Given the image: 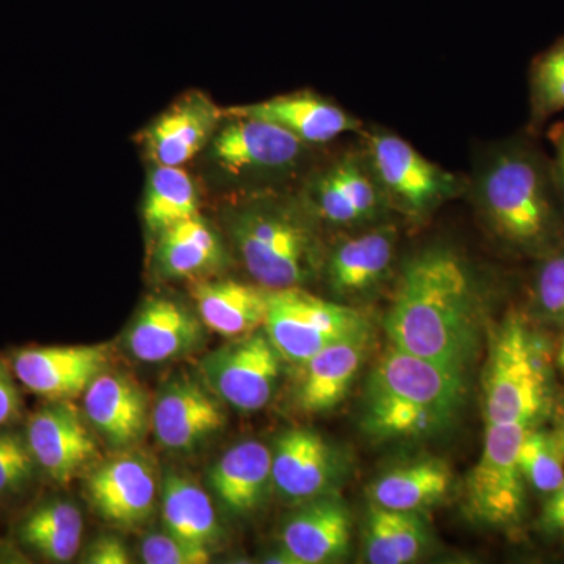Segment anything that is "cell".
I'll list each match as a JSON object with an SVG mask.
<instances>
[{
  "mask_svg": "<svg viewBox=\"0 0 564 564\" xmlns=\"http://www.w3.org/2000/svg\"><path fill=\"white\" fill-rule=\"evenodd\" d=\"M481 291L470 263L436 245L404 262L386 333L392 347L467 370L480 345Z\"/></svg>",
  "mask_w": 564,
  "mask_h": 564,
  "instance_id": "obj_1",
  "label": "cell"
},
{
  "mask_svg": "<svg viewBox=\"0 0 564 564\" xmlns=\"http://www.w3.org/2000/svg\"><path fill=\"white\" fill-rule=\"evenodd\" d=\"M467 192L508 250L541 259L564 243V214L549 154L532 132L496 141L480 152Z\"/></svg>",
  "mask_w": 564,
  "mask_h": 564,
  "instance_id": "obj_2",
  "label": "cell"
},
{
  "mask_svg": "<svg viewBox=\"0 0 564 564\" xmlns=\"http://www.w3.org/2000/svg\"><path fill=\"white\" fill-rule=\"evenodd\" d=\"M466 370L395 347L367 380L362 430L375 441L422 440L451 429L466 402Z\"/></svg>",
  "mask_w": 564,
  "mask_h": 564,
  "instance_id": "obj_3",
  "label": "cell"
},
{
  "mask_svg": "<svg viewBox=\"0 0 564 564\" xmlns=\"http://www.w3.org/2000/svg\"><path fill=\"white\" fill-rule=\"evenodd\" d=\"M317 226L302 196L265 191L232 212L229 234L252 280L278 291L303 288L322 273Z\"/></svg>",
  "mask_w": 564,
  "mask_h": 564,
  "instance_id": "obj_4",
  "label": "cell"
},
{
  "mask_svg": "<svg viewBox=\"0 0 564 564\" xmlns=\"http://www.w3.org/2000/svg\"><path fill=\"white\" fill-rule=\"evenodd\" d=\"M484 389L488 422L533 425L547 411V352L518 313L508 314L494 336Z\"/></svg>",
  "mask_w": 564,
  "mask_h": 564,
  "instance_id": "obj_5",
  "label": "cell"
},
{
  "mask_svg": "<svg viewBox=\"0 0 564 564\" xmlns=\"http://www.w3.org/2000/svg\"><path fill=\"white\" fill-rule=\"evenodd\" d=\"M361 135L362 150L392 214L423 221L467 192V180L430 161L389 129L372 128Z\"/></svg>",
  "mask_w": 564,
  "mask_h": 564,
  "instance_id": "obj_6",
  "label": "cell"
},
{
  "mask_svg": "<svg viewBox=\"0 0 564 564\" xmlns=\"http://www.w3.org/2000/svg\"><path fill=\"white\" fill-rule=\"evenodd\" d=\"M300 196L318 225L339 231L369 228L392 214L361 143L311 170Z\"/></svg>",
  "mask_w": 564,
  "mask_h": 564,
  "instance_id": "obj_7",
  "label": "cell"
},
{
  "mask_svg": "<svg viewBox=\"0 0 564 564\" xmlns=\"http://www.w3.org/2000/svg\"><path fill=\"white\" fill-rule=\"evenodd\" d=\"M263 329L284 361L302 366L328 345L367 332L370 325L350 306L289 288L269 292Z\"/></svg>",
  "mask_w": 564,
  "mask_h": 564,
  "instance_id": "obj_8",
  "label": "cell"
},
{
  "mask_svg": "<svg viewBox=\"0 0 564 564\" xmlns=\"http://www.w3.org/2000/svg\"><path fill=\"white\" fill-rule=\"evenodd\" d=\"M212 139V159L236 181L278 184L302 173L315 148L258 118L225 115Z\"/></svg>",
  "mask_w": 564,
  "mask_h": 564,
  "instance_id": "obj_9",
  "label": "cell"
},
{
  "mask_svg": "<svg viewBox=\"0 0 564 564\" xmlns=\"http://www.w3.org/2000/svg\"><path fill=\"white\" fill-rule=\"evenodd\" d=\"M529 423H491L484 452L467 478L470 518L491 527H514L525 514L527 484L519 466V448Z\"/></svg>",
  "mask_w": 564,
  "mask_h": 564,
  "instance_id": "obj_10",
  "label": "cell"
},
{
  "mask_svg": "<svg viewBox=\"0 0 564 564\" xmlns=\"http://www.w3.org/2000/svg\"><path fill=\"white\" fill-rule=\"evenodd\" d=\"M282 356L267 333H251L218 350L202 362L204 383L221 402L242 411H261L276 392Z\"/></svg>",
  "mask_w": 564,
  "mask_h": 564,
  "instance_id": "obj_11",
  "label": "cell"
},
{
  "mask_svg": "<svg viewBox=\"0 0 564 564\" xmlns=\"http://www.w3.org/2000/svg\"><path fill=\"white\" fill-rule=\"evenodd\" d=\"M345 473L344 456L314 430H285L274 441L273 488L288 503L302 505L333 496Z\"/></svg>",
  "mask_w": 564,
  "mask_h": 564,
  "instance_id": "obj_12",
  "label": "cell"
},
{
  "mask_svg": "<svg viewBox=\"0 0 564 564\" xmlns=\"http://www.w3.org/2000/svg\"><path fill=\"white\" fill-rule=\"evenodd\" d=\"M25 440L36 466L58 485H68L101 456L79 410L66 400H51L36 411Z\"/></svg>",
  "mask_w": 564,
  "mask_h": 564,
  "instance_id": "obj_13",
  "label": "cell"
},
{
  "mask_svg": "<svg viewBox=\"0 0 564 564\" xmlns=\"http://www.w3.org/2000/svg\"><path fill=\"white\" fill-rule=\"evenodd\" d=\"M399 231L392 221L350 231L325 252L322 273L334 295L358 299L380 289L391 276Z\"/></svg>",
  "mask_w": 564,
  "mask_h": 564,
  "instance_id": "obj_14",
  "label": "cell"
},
{
  "mask_svg": "<svg viewBox=\"0 0 564 564\" xmlns=\"http://www.w3.org/2000/svg\"><path fill=\"white\" fill-rule=\"evenodd\" d=\"M221 400L192 377H176L163 386L152 410L155 437L173 452L202 447L226 423Z\"/></svg>",
  "mask_w": 564,
  "mask_h": 564,
  "instance_id": "obj_15",
  "label": "cell"
},
{
  "mask_svg": "<svg viewBox=\"0 0 564 564\" xmlns=\"http://www.w3.org/2000/svg\"><path fill=\"white\" fill-rule=\"evenodd\" d=\"M106 345H55L22 348L13 358V372L33 393L68 400L87 391L109 364Z\"/></svg>",
  "mask_w": 564,
  "mask_h": 564,
  "instance_id": "obj_16",
  "label": "cell"
},
{
  "mask_svg": "<svg viewBox=\"0 0 564 564\" xmlns=\"http://www.w3.org/2000/svg\"><path fill=\"white\" fill-rule=\"evenodd\" d=\"M225 120L206 93L188 91L141 133V143L154 165L182 166L204 150Z\"/></svg>",
  "mask_w": 564,
  "mask_h": 564,
  "instance_id": "obj_17",
  "label": "cell"
},
{
  "mask_svg": "<svg viewBox=\"0 0 564 564\" xmlns=\"http://www.w3.org/2000/svg\"><path fill=\"white\" fill-rule=\"evenodd\" d=\"M225 115L258 118L273 122L310 147L318 148L361 133V121L339 104L311 90L288 93L265 101L229 107Z\"/></svg>",
  "mask_w": 564,
  "mask_h": 564,
  "instance_id": "obj_18",
  "label": "cell"
},
{
  "mask_svg": "<svg viewBox=\"0 0 564 564\" xmlns=\"http://www.w3.org/2000/svg\"><path fill=\"white\" fill-rule=\"evenodd\" d=\"M88 499L111 525L135 527L152 514L158 497L154 467L137 454L99 466L88 478Z\"/></svg>",
  "mask_w": 564,
  "mask_h": 564,
  "instance_id": "obj_19",
  "label": "cell"
},
{
  "mask_svg": "<svg viewBox=\"0 0 564 564\" xmlns=\"http://www.w3.org/2000/svg\"><path fill=\"white\" fill-rule=\"evenodd\" d=\"M281 530V549L292 564L337 563L350 552V511L336 496L299 505Z\"/></svg>",
  "mask_w": 564,
  "mask_h": 564,
  "instance_id": "obj_20",
  "label": "cell"
},
{
  "mask_svg": "<svg viewBox=\"0 0 564 564\" xmlns=\"http://www.w3.org/2000/svg\"><path fill=\"white\" fill-rule=\"evenodd\" d=\"M370 329L323 348L299 366L302 369L293 400L304 414H323L344 402L366 362Z\"/></svg>",
  "mask_w": 564,
  "mask_h": 564,
  "instance_id": "obj_21",
  "label": "cell"
},
{
  "mask_svg": "<svg viewBox=\"0 0 564 564\" xmlns=\"http://www.w3.org/2000/svg\"><path fill=\"white\" fill-rule=\"evenodd\" d=\"M204 323L174 300L150 299L126 332V347L141 362H166L202 347Z\"/></svg>",
  "mask_w": 564,
  "mask_h": 564,
  "instance_id": "obj_22",
  "label": "cell"
},
{
  "mask_svg": "<svg viewBox=\"0 0 564 564\" xmlns=\"http://www.w3.org/2000/svg\"><path fill=\"white\" fill-rule=\"evenodd\" d=\"M88 422L115 451L140 443L150 423L148 400L126 375L101 372L84 392Z\"/></svg>",
  "mask_w": 564,
  "mask_h": 564,
  "instance_id": "obj_23",
  "label": "cell"
},
{
  "mask_svg": "<svg viewBox=\"0 0 564 564\" xmlns=\"http://www.w3.org/2000/svg\"><path fill=\"white\" fill-rule=\"evenodd\" d=\"M199 318L207 329L228 339L259 332L269 310V289L234 280H196L192 284Z\"/></svg>",
  "mask_w": 564,
  "mask_h": 564,
  "instance_id": "obj_24",
  "label": "cell"
},
{
  "mask_svg": "<svg viewBox=\"0 0 564 564\" xmlns=\"http://www.w3.org/2000/svg\"><path fill=\"white\" fill-rule=\"evenodd\" d=\"M209 484L229 513H254L273 486L272 451L259 441L234 445L209 470Z\"/></svg>",
  "mask_w": 564,
  "mask_h": 564,
  "instance_id": "obj_25",
  "label": "cell"
},
{
  "mask_svg": "<svg viewBox=\"0 0 564 564\" xmlns=\"http://www.w3.org/2000/svg\"><path fill=\"white\" fill-rule=\"evenodd\" d=\"M228 261L220 236L202 215L188 218L159 234L155 270L169 280H203Z\"/></svg>",
  "mask_w": 564,
  "mask_h": 564,
  "instance_id": "obj_26",
  "label": "cell"
},
{
  "mask_svg": "<svg viewBox=\"0 0 564 564\" xmlns=\"http://www.w3.org/2000/svg\"><path fill=\"white\" fill-rule=\"evenodd\" d=\"M454 484L451 466L440 458L400 464L367 488L370 503L395 511L422 513L443 502Z\"/></svg>",
  "mask_w": 564,
  "mask_h": 564,
  "instance_id": "obj_27",
  "label": "cell"
},
{
  "mask_svg": "<svg viewBox=\"0 0 564 564\" xmlns=\"http://www.w3.org/2000/svg\"><path fill=\"white\" fill-rule=\"evenodd\" d=\"M430 530L421 513L395 511L370 503L364 530L367 563L406 564L425 554Z\"/></svg>",
  "mask_w": 564,
  "mask_h": 564,
  "instance_id": "obj_28",
  "label": "cell"
},
{
  "mask_svg": "<svg viewBox=\"0 0 564 564\" xmlns=\"http://www.w3.org/2000/svg\"><path fill=\"white\" fill-rule=\"evenodd\" d=\"M162 514L166 532L185 543L212 547L220 538L209 496L187 475L169 473L163 478Z\"/></svg>",
  "mask_w": 564,
  "mask_h": 564,
  "instance_id": "obj_29",
  "label": "cell"
},
{
  "mask_svg": "<svg viewBox=\"0 0 564 564\" xmlns=\"http://www.w3.org/2000/svg\"><path fill=\"white\" fill-rule=\"evenodd\" d=\"M84 519L68 500L52 499L33 508L22 519L18 536L21 544L52 563H68L79 552Z\"/></svg>",
  "mask_w": 564,
  "mask_h": 564,
  "instance_id": "obj_30",
  "label": "cell"
},
{
  "mask_svg": "<svg viewBox=\"0 0 564 564\" xmlns=\"http://www.w3.org/2000/svg\"><path fill=\"white\" fill-rule=\"evenodd\" d=\"M141 214L148 231L158 236L199 215L198 191L191 174L182 166L155 165L148 177Z\"/></svg>",
  "mask_w": 564,
  "mask_h": 564,
  "instance_id": "obj_31",
  "label": "cell"
},
{
  "mask_svg": "<svg viewBox=\"0 0 564 564\" xmlns=\"http://www.w3.org/2000/svg\"><path fill=\"white\" fill-rule=\"evenodd\" d=\"M529 132L564 113V35L534 57L529 70Z\"/></svg>",
  "mask_w": 564,
  "mask_h": 564,
  "instance_id": "obj_32",
  "label": "cell"
},
{
  "mask_svg": "<svg viewBox=\"0 0 564 564\" xmlns=\"http://www.w3.org/2000/svg\"><path fill=\"white\" fill-rule=\"evenodd\" d=\"M519 466L534 491L554 492L564 480V456L554 434L530 426L519 448Z\"/></svg>",
  "mask_w": 564,
  "mask_h": 564,
  "instance_id": "obj_33",
  "label": "cell"
},
{
  "mask_svg": "<svg viewBox=\"0 0 564 564\" xmlns=\"http://www.w3.org/2000/svg\"><path fill=\"white\" fill-rule=\"evenodd\" d=\"M36 462L28 440L0 430V497L17 496L31 485Z\"/></svg>",
  "mask_w": 564,
  "mask_h": 564,
  "instance_id": "obj_34",
  "label": "cell"
},
{
  "mask_svg": "<svg viewBox=\"0 0 564 564\" xmlns=\"http://www.w3.org/2000/svg\"><path fill=\"white\" fill-rule=\"evenodd\" d=\"M533 293L541 314L564 321V243L541 258Z\"/></svg>",
  "mask_w": 564,
  "mask_h": 564,
  "instance_id": "obj_35",
  "label": "cell"
},
{
  "mask_svg": "<svg viewBox=\"0 0 564 564\" xmlns=\"http://www.w3.org/2000/svg\"><path fill=\"white\" fill-rule=\"evenodd\" d=\"M140 554L147 564H204L210 562V547L185 543L174 534L152 533L144 538Z\"/></svg>",
  "mask_w": 564,
  "mask_h": 564,
  "instance_id": "obj_36",
  "label": "cell"
},
{
  "mask_svg": "<svg viewBox=\"0 0 564 564\" xmlns=\"http://www.w3.org/2000/svg\"><path fill=\"white\" fill-rule=\"evenodd\" d=\"M84 563L88 564H129L131 555L128 547L117 536H102L93 541L85 554Z\"/></svg>",
  "mask_w": 564,
  "mask_h": 564,
  "instance_id": "obj_37",
  "label": "cell"
},
{
  "mask_svg": "<svg viewBox=\"0 0 564 564\" xmlns=\"http://www.w3.org/2000/svg\"><path fill=\"white\" fill-rule=\"evenodd\" d=\"M549 144V162H551L552 177L558 195L560 204L564 214V121L555 122L547 131Z\"/></svg>",
  "mask_w": 564,
  "mask_h": 564,
  "instance_id": "obj_38",
  "label": "cell"
},
{
  "mask_svg": "<svg viewBox=\"0 0 564 564\" xmlns=\"http://www.w3.org/2000/svg\"><path fill=\"white\" fill-rule=\"evenodd\" d=\"M21 397L18 386L7 367L0 362V426L13 422L20 415Z\"/></svg>",
  "mask_w": 564,
  "mask_h": 564,
  "instance_id": "obj_39",
  "label": "cell"
},
{
  "mask_svg": "<svg viewBox=\"0 0 564 564\" xmlns=\"http://www.w3.org/2000/svg\"><path fill=\"white\" fill-rule=\"evenodd\" d=\"M541 525L549 533L564 532V480L554 492L549 494Z\"/></svg>",
  "mask_w": 564,
  "mask_h": 564,
  "instance_id": "obj_40",
  "label": "cell"
},
{
  "mask_svg": "<svg viewBox=\"0 0 564 564\" xmlns=\"http://www.w3.org/2000/svg\"><path fill=\"white\" fill-rule=\"evenodd\" d=\"M552 434H554L556 445H558L564 456V404L560 408L558 415H556V425Z\"/></svg>",
  "mask_w": 564,
  "mask_h": 564,
  "instance_id": "obj_41",
  "label": "cell"
},
{
  "mask_svg": "<svg viewBox=\"0 0 564 564\" xmlns=\"http://www.w3.org/2000/svg\"><path fill=\"white\" fill-rule=\"evenodd\" d=\"M556 362H558L560 369L564 372V343L560 347L558 356H556Z\"/></svg>",
  "mask_w": 564,
  "mask_h": 564,
  "instance_id": "obj_42",
  "label": "cell"
}]
</instances>
